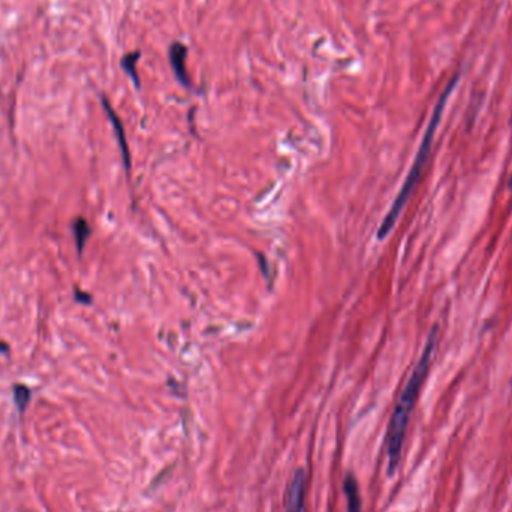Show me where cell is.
<instances>
[{
    "label": "cell",
    "instance_id": "obj_1",
    "mask_svg": "<svg viewBox=\"0 0 512 512\" xmlns=\"http://www.w3.org/2000/svg\"><path fill=\"white\" fill-rule=\"evenodd\" d=\"M439 330L433 328L427 340L426 348L421 354L420 361L415 366L405 390L400 394L399 402L394 408L393 417H391L390 426L387 432V459L388 474L393 475L399 468L402 460L403 445H405L406 432H408L409 420H411L412 411L417 405L418 396L421 388L426 381L427 373L432 366L433 355H435L436 346H438Z\"/></svg>",
    "mask_w": 512,
    "mask_h": 512
},
{
    "label": "cell",
    "instance_id": "obj_2",
    "mask_svg": "<svg viewBox=\"0 0 512 512\" xmlns=\"http://www.w3.org/2000/svg\"><path fill=\"white\" fill-rule=\"evenodd\" d=\"M457 80H459V77L453 78V80H451V83L448 84L447 89H445V92L442 93L441 98H439L438 104H436L432 119H430L429 126H427L426 135H424L423 141H421L420 149H418L417 158H415L414 165H412L411 171H409L408 177H406L405 183H403L399 195H397L396 200H394L390 212H388V215L385 216L381 227H379V240H384L385 237L391 233L394 225H396L397 219H399L400 213L403 212L406 203H408L409 198H411L412 192H414L415 188H417L418 180H420L421 173H423L424 167H426L427 164V159H429L430 152H432L436 129H438L439 123H441L445 105H447L448 98H450L451 92H453L454 87H456Z\"/></svg>",
    "mask_w": 512,
    "mask_h": 512
},
{
    "label": "cell",
    "instance_id": "obj_3",
    "mask_svg": "<svg viewBox=\"0 0 512 512\" xmlns=\"http://www.w3.org/2000/svg\"><path fill=\"white\" fill-rule=\"evenodd\" d=\"M304 496H306V474L303 469H298L289 486L286 512H304Z\"/></svg>",
    "mask_w": 512,
    "mask_h": 512
},
{
    "label": "cell",
    "instance_id": "obj_4",
    "mask_svg": "<svg viewBox=\"0 0 512 512\" xmlns=\"http://www.w3.org/2000/svg\"><path fill=\"white\" fill-rule=\"evenodd\" d=\"M186 59H188V47L182 42H174L170 47V62L173 66L174 74L182 86L191 87V78H189L188 68H186Z\"/></svg>",
    "mask_w": 512,
    "mask_h": 512
},
{
    "label": "cell",
    "instance_id": "obj_5",
    "mask_svg": "<svg viewBox=\"0 0 512 512\" xmlns=\"http://www.w3.org/2000/svg\"><path fill=\"white\" fill-rule=\"evenodd\" d=\"M346 501H348V512H361V496L358 490L357 480L354 475H348L343 483Z\"/></svg>",
    "mask_w": 512,
    "mask_h": 512
},
{
    "label": "cell",
    "instance_id": "obj_6",
    "mask_svg": "<svg viewBox=\"0 0 512 512\" xmlns=\"http://www.w3.org/2000/svg\"><path fill=\"white\" fill-rule=\"evenodd\" d=\"M104 107L105 111L108 113V117H110L111 123H113L114 131H116L117 140H119L120 149H122L123 159H125L126 168L129 170V150L128 143H126L125 131H123L122 123H120L119 117L114 113L113 108L110 107L107 101L104 99Z\"/></svg>",
    "mask_w": 512,
    "mask_h": 512
},
{
    "label": "cell",
    "instance_id": "obj_7",
    "mask_svg": "<svg viewBox=\"0 0 512 512\" xmlns=\"http://www.w3.org/2000/svg\"><path fill=\"white\" fill-rule=\"evenodd\" d=\"M140 57V51H134V53L126 54L122 60V68L125 69L126 74L132 78L137 89H140V77H138L137 74V63L138 60H140Z\"/></svg>",
    "mask_w": 512,
    "mask_h": 512
},
{
    "label": "cell",
    "instance_id": "obj_8",
    "mask_svg": "<svg viewBox=\"0 0 512 512\" xmlns=\"http://www.w3.org/2000/svg\"><path fill=\"white\" fill-rule=\"evenodd\" d=\"M72 230H74L75 242H77L78 252L81 254V252H83L84 245H86L87 239L90 237L89 224H87L84 219H78V221L75 222L74 227H72Z\"/></svg>",
    "mask_w": 512,
    "mask_h": 512
},
{
    "label": "cell",
    "instance_id": "obj_9",
    "mask_svg": "<svg viewBox=\"0 0 512 512\" xmlns=\"http://www.w3.org/2000/svg\"><path fill=\"white\" fill-rule=\"evenodd\" d=\"M30 397H32V393H30L29 388L24 387V385H15L14 399L20 412H23L26 406L29 405Z\"/></svg>",
    "mask_w": 512,
    "mask_h": 512
}]
</instances>
